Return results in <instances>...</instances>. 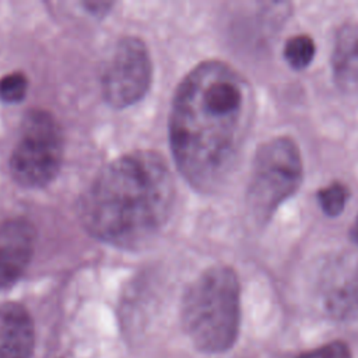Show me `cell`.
I'll return each instance as SVG.
<instances>
[{"instance_id": "cell-1", "label": "cell", "mask_w": 358, "mask_h": 358, "mask_svg": "<svg viewBox=\"0 0 358 358\" xmlns=\"http://www.w3.org/2000/svg\"><path fill=\"white\" fill-rule=\"evenodd\" d=\"M252 116V92L229 64L206 60L179 83L169 115L175 165L199 192L217 190L232 171Z\"/></svg>"}, {"instance_id": "cell-2", "label": "cell", "mask_w": 358, "mask_h": 358, "mask_svg": "<svg viewBox=\"0 0 358 358\" xmlns=\"http://www.w3.org/2000/svg\"><path fill=\"white\" fill-rule=\"evenodd\" d=\"M175 183L166 161L136 150L108 164L78 201L83 227L94 238L124 249L148 245L168 222Z\"/></svg>"}, {"instance_id": "cell-3", "label": "cell", "mask_w": 358, "mask_h": 358, "mask_svg": "<svg viewBox=\"0 0 358 358\" xmlns=\"http://www.w3.org/2000/svg\"><path fill=\"white\" fill-rule=\"evenodd\" d=\"M183 330L203 352H224L238 338L241 287L228 266L203 271L185 291L180 308Z\"/></svg>"}, {"instance_id": "cell-4", "label": "cell", "mask_w": 358, "mask_h": 358, "mask_svg": "<svg viewBox=\"0 0 358 358\" xmlns=\"http://www.w3.org/2000/svg\"><path fill=\"white\" fill-rule=\"evenodd\" d=\"M303 165L298 145L289 137L263 143L252 164L248 185V208L260 225L270 221L278 207L299 187Z\"/></svg>"}, {"instance_id": "cell-5", "label": "cell", "mask_w": 358, "mask_h": 358, "mask_svg": "<svg viewBox=\"0 0 358 358\" xmlns=\"http://www.w3.org/2000/svg\"><path fill=\"white\" fill-rule=\"evenodd\" d=\"M63 162V131L56 117L42 109L29 110L10 155V173L22 187L49 185Z\"/></svg>"}, {"instance_id": "cell-6", "label": "cell", "mask_w": 358, "mask_h": 358, "mask_svg": "<svg viewBox=\"0 0 358 358\" xmlns=\"http://www.w3.org/2000/svg\"><path fill=\"white\" fill-rule=\"evenodd\" d=\"M151 77L152 64L145 43L137 36H124L116 43L103 70V98L113 108H127L143 99Z\"/></svg>"}, {"instance_id": "cell-7", "label": "cell", "mask_w": 358, "mask_h": 358, "mask_svg": "<svg viewBox=\"0 0 358 358\" xmlns=\"http://www.w3.org/2000/svg\"><path fill=\"white\" fill-rule=\"evenodd\" d=\"M36 242V229L22 217L0 224V291L11 287L28 267Z\"/></svg>"}, {"instance_id": "cell-8", "label": "cell", "mask_w": 358, "mask_h": 358, "mask_svg": "<svg viewBox=\"0 0 358 358\" xmlns=\"http://www.w3.org/2000/svg\"><path fill=\"white\" fill-rule=\"evenodd\" d=\"M35 345L34 322L17 303L0 305V358H31Z\"/></svg>"}, {"instance_id": "cell-9", "label": "cell", "mask_w": 358, "mask_h": 358, "mask_svg": "<svg viewBox=\"0 0 358 358\" xmlns=\"http://www.w3.org/2000/svg\"><path fill=\"white\" fill-rule=\"evenodd\" d=\"M324 308L337 320L358 322V262L331 273L324 285Z\"/></svg>"}, {"instance_id": "cell-10", "label": "cell", "mask_w": 358, "mask_h": 358, "mask_svg": "<svg viewBox=\"0 0 358 358\" xmlns=\"http://www.w3.org/2000/svg\"><path fill=\"white\" fill-rule=\"evenodd\" d=\"M331 67L341 88L358 87V27L347 24L336 35Z\"/></svg>"}, {"instance_id": "cell-11", "label": "cell", "mask_w": 358, "mask_h": 358, "mask_svg": "<svg viewBox=\"0 0 358 358\" xmlns=\"http://www.w3.org/2000/svg\"><path fill=\"white\" fill-rule=\"evenodd\" d=\"M316 46L309 35L299 34L289 38L284 46V57L288 64L296 70L305 69L313 60Z\"/></svg>"}, {"instance_id": "cell-12", "label": "cell", "mask_w": 358, "mask_h": 358, "mask_svg": "<svg viewBox=\"0 0 358 358\" xmlns=\"http://www.w3.org/2000/svg\"><path fill=\"white\" fill-rule=\"evenodd\" d=\"M348 200V189L344 183L336 180L324 186L317 193V201L327 215H338Z\"/></svg>"}, {"instance_id": "cell-13", "label": "cell", "mask_w": 358, "mask_h": 358, "mask_svg": "<svg viewBox=\"0 0 358 358\" xmlns=\"http://www.w3.org/2000/svg\"><path fill=\"white\" fill-rule=\"evenodd\" d=\"M28 91V78L22 71H11L0 78V99L7 103L21 102Z\"/></svg>"}, {"instance_id": "cell-14", "label": "cell", "mask_w": 358, "mask_h": 358, "mask_svg": "<svg viewBox=\"0 0 358 358\" xmlns=\"http://www.w3.org/2000/svg\"><path fill=\"white\" fill-rule=\"evenodd\" d=\"M295 358H352V355L345 343L331 341L315 350L302 352Z\"/></svg>"}, {"instance_id": "cell-15", "label": "cell", "mask_w": 358, "mask_h": 358, "mask_svg": "<svg viewBox=\"0 0 358 358\" xmlns=\"http://www.w3.org/2000/svg\"><path fill=\"white\" fill-rule=\"evenodd\" d=\"M83 6L91 14H94L96 17H102V15H105L110 10L113 3H108V1H85V3H83Z\"/></svg>"}, {"instance_id": "cell-16", "label": "cell", "mask_w": 358, "mask_h": 358, "mask_svg": "<svg viewBox=\"0 0 358 358\" xmlns=\"http://www.w3.org/2000/svg\"><path fill=\"white\" fill-rule=\"evenodd\" d=\"M351 238H352V241L355 242V243H358V215H357V218H355V221H354V224H352V227H351Z\"/></svg>"}]
</instances>
